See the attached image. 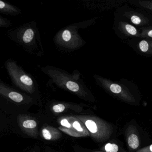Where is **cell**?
<instances>
[{
    "mask_svg": "<svg viewBox=\"0 0 152 152\" xmlns=\"http://www.w3.org/2000/svg\"></svg>",
    "mask_w": 152,
    "mask_h": 152,
    "instance_id": "23",
    "label": "cell"
},
{
    "mask_svg": "<svg viewBox=\"0 0 152 152\" xmlns=\"http://www.w3.org/2000/svg\"><path fill=\"white\" fill-rule=\"evenodd\" d=\"M124 15L136 26H145L148 25L150 22L149 19L145 17L143 14L136 12L133 11L126 12Z\"/></svg>",
    "mask_w": 152,
    "mask_h": 152,
    "instance_id": "7",
    "label": "cell"
},
{
    "mask_svg": "<svg viewBox=\"0 0 152 152\" xmlns=\"http://www.w3.org/2000/svg\"><path fill=\"white\" fill-rule=\"evenodd\" d=\"M40 136L46 141H54L61 138L62 134L59 129L50 126H44L40 132Z\"/></svg>",
    "mask_w": 152,
    "mask_h": 152,
    "instance_id": "6",
    "label": "cell"
},
{
    "mask_svg": "<svg viewBox=\"0 0 152 152\" xmlns=\"http://www.w3.org/2000/svg\"><path fill=\"white\" fill-rule=\"evenodd\" d=\"M5 3L2 1H0V9H3L5 6Z\"/></svg>",
    "mask_w": 152,
    "mask_h": 152,
    "instance_id": "20",
    "label": "cell"
},
{
    "mask_svg": "<svg viewBox=\"0 0 152 152\" xmlns=\"http://www.w3.org/2000/svg\"><path fill=\"white\" fill-rule=\"evenodd\" d=\"M135 152H152V144L151 145H148L144 148L139 149Z\"/></svg>",
    "mask_w": 152,
    "mask_h": 152,
    "instance_id": "19",
    "label": "cell"
},
{
    "mask_svg": "<svg viewBox=\"0 0 152 152\" xmlns=\"http://www.w3.org/2000/svg\"><path fill=\"white\" fill-rule=\"evenodd\" d=\"M66 107L65 104H55L52 107V110L55 113H60L63 112L66 110Z\"/></svg>",
    "mask_w": 152,
    "mask_h": 152,
    "instance_id": "16",
    "label": "cell"
},
{
    "mask_svg": "<svg viewBox=\"0 0 152 152\" xmlns=\"http://www.w3.org/2000/svg\"><path fill=\"white\" fill-rule=\"evenodd\" d=\"M119 26L121 31L126 35L141 38L140 31L134 26L126 22H120Z\"/></svg>",
    "mask_w": 152,
    "mask_h": 152,
    "instance_id": "8",
    "label": "cell"
},
{
    "mask_svg": "<svg viewBox=\"0 0 152 152\" xmlns=\"http://www.w3.org/2000/svg\"><path fill=\"white\" fill-rule=\"evenodd\" d=\"M138 4L141 7L152 11V2L151 1H139Z\"/></svg>",
    "mask_w": 152,
    "mask_h": 152,
    "instance_id": "18",
    "label": "cell"
},
{
    "mask_svg": "<svg viewBox=\"0 0 152 152\" xmlns=\"http://www.w3.org/2000/svg\"><path fill=\"white\" fill-rule=\"evenodd\" d=\"M34 37V31L32 29H28L25 31L23 37V41L25 43H29L32 41Z\"/></svg>",
    "mask_w": 152,
    "mask_h": 152,
    "instance_id": "13",
    "label": "cell"
},
{
    "mask_svg": "<svg viewBox=\"0 0 152 152\" xmlns=\"http://www.w3.org/2000/svg\"><path fill=\"white\" fill-rule=\"evenodd\" d=\"M20 81L23 84L28 86L33 85V81L31 78L26 75H23L20 78Z\"/></svg>",
    "mask_w": 152,
    "mask_h": 152,
    "instance_id": "17",
    "label": "cell"
},
{
    "mask_svg": "<svg viewBox=\"0 0 152 152\" xmlns=\"http://www.w3.org/2000/svg\"><path fill=\"white\" fill-rule=\"evenodd\" d=\"M18 125L21 130L27 135L33 138L38 136V123L32 117L26 115L18 116Z\"/></svg>",
    "mask_w": 152,
    "mask_h": 152,
    "instance_id": "3",
    "label": "cell"
},
{
    "mask_svg": "<svg viewBox=\"0 0 152 152\" xmlns=\"http://www.w3.org/2000/svg\"><path fill=\"white\" fill-rule=\"evenodd\" d=\"M71 117V127L70 129H58L65 134L75 137L89 136L90 134L84 124L76 117Z\"/></svg>",
    "mask_w": 152,
    "mask_h": 152,
    "instance_id": "4",
    "label": "cell"
},
{
    "mask_svg": "<svg viewBox=\"0 0 152 152\" xmlns=\"http://www.w3.org/2000/svg\"><path fill=\"white\" fill-rule=\"evenodd\" d=\"M121 148L119 146L115 143H108L104 146V152H118L120 150Z\"/></svg>",
    "mask_w": 152,
    "mask_h": 152,
    "instance_id": "11",
    "label": "cell"
},
{
    "mask_svg": "<svg viewBox=\"0 0 152 152\" xmlns=\"http://www.w3.org/2000/svg\"><path fill=\"white\" fill-rule=\"evenodd\" d=\"M151 1V2H152V1Z\"/></svg>",
    "mask_w": 152,
    "mask_h": 152,
    "instance_id": "22",
    "label": "cell"
},
{
    "mask_svg": "<svg viewBox=\"0 0 152 152\" xmlns=\"http://www.w3.org/2000/svg\"><path fill=\"white\" fill-rule=\"evenodd\" d=\"M59 81H62V82L61 83V84L62 83V85L65 87L68 90L73 92V93L80 95H83L82 91H81V88H80L79 84L77 82L69 80H69L60 79Z\"/></svg>",
    "mask_w": 152,
    "mask_h": 152,
    "instance_id": "10",
    "label": "cell"
},
{
    "mask_svg": "<svg viewBox=\"0 0 152 152\" xmlns=\"http://www.w3.org/2000/svg\"><path fill=\"white\" fill-rule=\"evenodd\" d=\"M141 38L152 39V27H143L141 29Z\"/></svg>",
    "mask_w": 152,
    "mask_h": 152,
    "instance_id": "12",
    "label": "cell"
},
{
    "mask_svg": "<svg viewBox=\"0 0 152 152\" xmlns=\"http://www.w3.org/2000/svg\"><path fill=\"white\" fill-rule=\"evenodd\" d=\"M61 38L65 43H69L72 38V35L71 31L69 29H65L61 34Z\"/></svg>",
    "mask_w": 152,
    "mask_h": 152,
    "instance_id": "15",
    "label": "cell"
},
{
    "mask_svg": "<svg viewBox=\"0 0 152 152\" xmlns=\"http://www.w3.org/2000/svg\"><path fill=\"white\" fill-rule=\"evenodd\" d=\"M86 128L91 137L94 141L103 142L110 139L113 129L109 123L95 116L80 115L76 116Z\"/></svg>",
    "mask_w": 152,
    "mask_h": 152,
    "instance_id": "1",
    "label": "cell"
},
{
    "mask_svg": "<svg viewBox=\"0 0 152 152\" xmlns=\"http://www.w3.org/2000/svg\"><path fill=\"white\" fill-rule=\"evenodd\" d=\"M137 47L142 53L152 56V39L143 38L137 44Z\"/></svg>",
    "mask_w": 152,
    "mask_h": 152,
    "instance_id": "9",
    "label": "cell"
},
{
    "mask_svg": "<svg viewBox=\"0 0 152 152\" xmlns=\"http://www.w3.org/2000/svg\"><path fill=\"white\" fill-rule=\"evenodd\" d=\"M126 140L129 149L131 152H135L139 150L141 141L134 126H130L126 131Z\"/></svg>",
    "mask_w": 152,
    "mask_h": 152,
    "instance_id": "5",
    "label": "cell"
},
{
    "mask_svg": "<svg viewBox=\"0 0 152 152\" xmlns=\"http://www.w3.org/2000/svg\"><path fill=\"white\" fill-rule=\"evenodd\" d=\"M8 97L15 102L21 103L23 101V96L20 94L16 92H10L8 95Z\"/></svg>",
    "mask_w": 152,
    "mask_h": 152,
    "instance_id": "14",
    "label": "cell"
},
{
    "mask_svg": "<svg viewBox=\"0 0 152 152\" xmlns=\"http://www.w3.org/2000/svg\"><path fill=\"white\" fill-rule=\"evenodd\" d=\"M104 86L110 93H112L121 100L131 104H134V96L125 86L107 80L104 81Z\"/></svg>",
    "mask_w": 152,
    "mask_h": 152,
    "instance_id": "2",
    "label": "cell"
},
{
    "mask_svg": "<svg viewBox=\"0 0 152 152\" xmlns=\"http://www.w3.org/2000/svg\"><path fill=\"white\" fill-rule=\"evenodd\" d=\"M35 152V151H34V152Z\"/></svg>",
    "mask_w": 152,
    "mask_h": 152,
    "instance_id": "21",
    "label": "cell"
}]
</instances>
